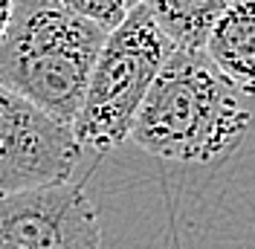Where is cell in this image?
I'll return each mask as SVG.
<instances>
[{"label": "cell", "instance_id": "obj_1", "mask_svg": "<svg viewBox=\"0 0 255 249\" xmlns=\"http://www.w3.org/2000/svg\"><path fill=\"white\" fill-rule=\"evenodd\" d=\"M253 124L241 90L218 73L206 49L174 47L154 76L130 139L174 162H215L235 151Z\"/></svg>", "mask_w": 255, "mask_h": 249}, {"label": "cell", "instance_id": "obj_2", "mask_svg": "<svg viewBox=\"0 0 255 249\" xmlns=\"http://www.w3.org/2000/svg\"><path fill=\"white\" fill-rule=\"evenodd\" d=\"M108 29L58 0H12L0 38V81L73 127Z\"/></svg>", "mask_w": 255, "mask_h": 249}, {"label": "cell", "instance_id": "obj_3", "mask_svg": "<svg viewBox=\"0 0 255 249\" xmlns=\"http://www.w3.org/2000/svg\"><path fill=\"white\" fill-rule=\"evenodd\" d=\"M171 49L174 44L157 26L145 3H136L125 20L108 32L73 119L81 151L90 148L105 154L130 139L139 105Z\"/></svg>", "mask_w": 255, "mask_h": 249}, {"label": "cell", "instance_id": "obj_4", "mask_svg": "<svg viewBox=\"0 0 255 249\" xmlns=\"http://www.w3.org/2000/svg\"><path fill=\"white\" fill-rule=\"evenodd\" d=\"M79 156L70 124L0 81V197L70 180Z\"/></svg>", "mask_w": 255, "mask_h": 249}, {"label": "cell", "instance_id": "obj_5", "mask_svg": "<svg viewBox=\"0 0 255 249\" xmlns=\"http://www.w3.org/2000/svg\"><path fill=\"white\" fill-rule=\"evenodd\" d=\"M0 249H102L99 212L70 180L3 194Z\"/></svg>", "mask_w": 255, "mask_h": 249}, {"label": "cell", "instance_id": "obj_6", "mask_svg": "<svg viewBox=\"0 0 255 249\" xmlns=\"http://www.w3.org/2000/svg\"><path fill=\"white\" fill-rule=\"evenodd\" d=\"M203 49L235 90L255 96V0H232L215 20Z\"/></svg>", "mask_w": 255, "mask_h": 249}, {"label": "cell", "instance_id": "obj_7", "mask_svg": "<svg viewBox=\"0 0 255 249\" xmlns=\"http://www.w3.org/2000/svg\"><path fill=\"white\" fill-rule=\"evenodd\" d=\"M168 41L180 49H203L215 20L232 0H142Z\"/></svg>", "mask_w": 255, "mask_h": 249}, {"label": "cell", "instance_id": "obj_8", "mask_svg": "<svg viewBox=\"0 0 255 249\" xmlns=\"http://www.w3.org/2000/svg\"><path fill=\"white\" fill-rule=\"evenodd\" d=\"M58 3L67 6L70 12L93 20L96 26H102V29H108V32L113 26H119L128 12L136 6L133 0H58Z\"/></svg>", "mask_w": 255, "mask_h": 249}, {"label": "cell", "instance_id": "obj_9", "mask_svg": "<svg viewBox=\"0 0 255 249\" xmlns=\"http://www.w3.org/2000/svg\"><path fill=\"white\" fill-rule=\"evenodd\" d=\"M9 15H12V0H0V38H3L6 23H9Z\"/></svg>", "mask_w": 255, "mask_h": 249}, {"label": "cell", "instance_id": "obj_10", "mask_svg": "<svg viewBox=\"0 0 255 249\" xmlns=\"http://www.w3.org/2000/svg\"><path fill=\"white\" fill-rule=\"evenodd\" d=\"M133 3H142V0H133Z\"/></svg>", "mask_w": 255, "mask_h": 249}]
</instances>
